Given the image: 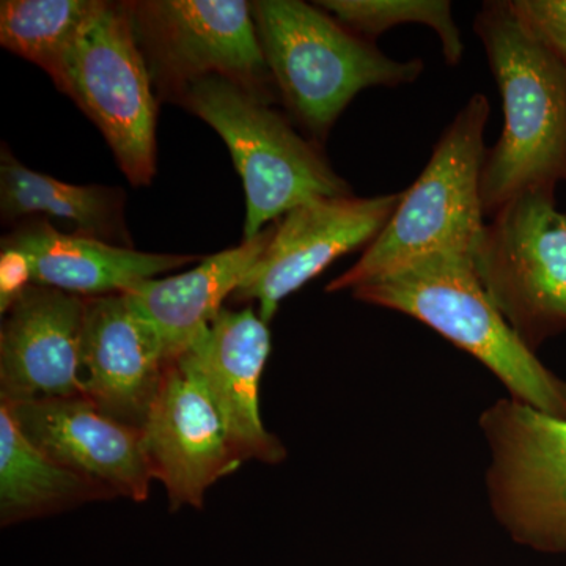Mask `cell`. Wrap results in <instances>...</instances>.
<instances>
[{"label":"cell","instance_id":"6","mask_svg":"<svg viewBox=\"0 0 566 566\" xmlns=\"http://www.w3.org/2000/svg\"><path fill=\"white\" fill-rule=\"evenodd\" d=\"M472 268L531 352L566 331V212L554 191L524 192L488 222Z\"/></svg>","mask_w":566,"mask_h":566},{"label":"cell","instance_id":"3","mask_svg":"<svg viewBox=\"0 0 566 566\" xmlns=\"http://www.w3.org/2000/svg\"><path fill=\"white\" fill-rule=\"evenodd\" d=\"M490 102L475 93L436 142L430 161L403 191L385 230L326 292H353L434 253L471 256L485 229L482 172Z\"/></svg>","mask_w":566,"mask_h":566},{"label":"cell","instance_id":"11","mask_svg":"<svg viewBox=\"0 0 566 566\" xmlns=\"http://www.w3.org/2000/svg\"><path fill=\"white\" fill-rule=\"evenodd\" d=\"M140 430L153 479L166 488L172 512L200 509L208 488L243 463L202 378L180 359L167 368Z\"/></svg>","mask_w":566,"mask_h":566},{"label":"cell","instance_id":"20","mask_svg":"<svg viewBox=\"0 0 566 566\" xmlns=\"http://www.w3.org/2000/svg\"><path fill=\"white\" fill-rule=\"evenodd\" d=\"M103 2L98 0H3L0 43L61 81L71 51Z\"/></svg>","mask_w":566,"mask_h":566},{"label":"cell","instance_id":"9","mask_svg":"<svg viewBox=\"0 0 566 566\" xmlns=\"http://www.w3.org/2000/svg\"><path fill=\"white\" fill-rule=\"evenodd\" d=\"M55 85L98 126L128 180L150 185L158 104L123 2L102 3Z\"/></svg>","mask_w":566,"mask_h":566},{"label":"cell","instance_id":"7","mask_svg":"<svg viewBox=\"0 0 566 566\" xmlns=\"http://www.w3.org/2000/svg\"><path fill=\"white\" fill-rule=\"evenodd\" d=\"M151 82L177 99L192 82L222 76L273 102L252 3L244 0L123 2ZM275 87V85H274Z\"/></svg>","mask_w":566,"mask_h":566},{"label":"cell","instance_id":"1","mask_svg":"<svg viewBox=\"0 0 566 566\" xmlns=\"http://www.w3.org/2000/svg\"><path fill=\"white\" fill-rule=\"evenodd\" d=\"M474 29L504 103V132L486 153L482 203L493 216L524 192L566 180V62L524 31L509 2H486Z\"/></svg>","mask_w":566,"mask_h":566},{"label":"cell","instance_id":"13","mask_svg":"<svg viewBox=\"0 0 566 566\" xmlns=\"http://www.w3.org/2000/svg\"><path fill=\"white\" fill-rule=\"evenodd\" d=\"M169 365L161 338L128 294L87 297L80 365L84 397L142 428Z\"/></svg>","mask_w":566,"mask_h":566},{"label":"cell","instance_id":"10","mask_svg":"<svg viewBox=\"0 0 566 566\" xmlns=\"http://www.w3.org/2000/svg\"><path fill=\"white\" fill-rule=\"evenodd\" d=\"M403 199V191L376 197H334L300 205L274 222V233L233 300L256 301L270 324L279 304L346 253L374 243Z\"/></svg>","mask_w":566,"mask_h":566},{"label":"cell","instance_id":"2","mask_svg":"<svg viewBox=\"0 0 566 566\" xmlns=\"http://www.w3.org/2000/svg\"><path fill=\"white\" fill-rule=\"evenodd\" d=\"M352 293L354 300L427 324L485 365L510 397L566 419V382L539 363L491 303L471 256L434 253Z\"/></svg>","mask_w":566,"mask_h":566},{"label":"cell","instance_id":"4","mask_svg":"<svg viewBox=\"0 0 566 566\" xmlns=\"http://www.w3.org/2000/svg\"><path fill=\"white\" fill-rule=\"evenodd\" d=\"M252 14L275 88L316 140L326 139L357 93L412 84L424 70L420 59L382 54L315 3L259 0Z\"/></svg>","mask_w":566,"mask_h":566},{"label":"cell","instance_id":"18","mask_svg":"<svg viewBox=\"0 0 566 566\" xmlns=\"http://www.w3.org/2000/svg\"><path fill=\"white\" fill-rule=\"evenodd\" d=\"M115 495L40 452L0 401V521L2 526L76 509Z\"/></svg>","mask_w":566,"mask_h":566},{"label":"cell","instance_id":"15","mask_svg":"<svg viewBox=\"0 0 566 566\" xmlns=\"http://www.w3.org/2000/svg\"><path fill=\"white\" fill-rule=\"evenodd\" d=\"M87 297L32 283L0 331V390L11 403L84 395L80 381Z\"/></svg>","mask_w":566,"mask_h":566},{"label":"cell","instance_id":"12","mask_svg":"<svg viewBox=\"0 0 566 566\" xmlns=\"http://www.w3.org/2000/svg\"><path fill=\"white\" fill-rule=\"evenodd\" d=\"M0 401L9 406L22 434L52 461L115 497L147 501L153 475L140 428L106 415L84 395Z\"/></svg>","mask_w":566,"mask_h":566},{"label":"cell","instance_id":"21","mask_svg":"<svg viewBox=\"0 0 566 566\" xmlns=\"http://www.w3.org/2000/svg\"><path fill=\"white\" fill-rule=\"evenodd\" d=\"M315 6L368 41L395 25H427L438 33L447 65L463 61V39L453 20L452 3L447 0H322Z\"/></svg>","mask_w":566,"mask_h":566},{"label":"cell","instance_id":"17","mask_svg":"<svg viewBox=\"0 0 566 566\" xmlns=\"http://www.w3.org/2000/svg\"><path fill=\"white\" fill-rule=\"evenodd\" d=\"M273 233L274 222L253 240L207 256L196 270L137 282L123 292L155 327L169 364L221 314L223 301L233 296L259 262Z\"/></svg>","mask_w":566,"mask_h":566},{"label":"cell","instance_id":"22","mask_svg":"<svg viewBox=\"0 0 566 566\" xmlns=\"http://www.w3.org/2000/svg\"><path fill=\"white\" fill-rule=\"evenodd\" d=\"M509 7L528 35L566 62V0H513Z\"/></svg>","mask_w":566,"mask_h":566},{"label":"cell","instance_id":"5","mask_svg":"<svg viewBox=\"0 0 566 566\" xmlns=\"http://www.w3.org/2000/svg\"><path fill=\"white\" fill-rule=\"evenodd\" d=\"M177 102L212 126L232 153L245 191L244 241L300 205L353 196L319 148L244 85L208 76L192 82Z\"/></svg>","mask_w":566,"mask_h":566},{"label":"cell","instance_id":"16","mask_svg":"<svg viewBox=\"0 0 566 566\" xmlns=\"http://www.w3.org/2000/svg\"><path fill=\"white\" fill-rule=\"evenodd\" d=\"M2 248L14 249L28 259L35 285L82 297L123 293L137 282L199 260L118 248L95 238L59 232L46 221L22 223L2 238Z\"/></svg>","mask_w":566,"mask_h":566},{"label":"cell","instance_id":"23","mask_svg":"<svg viewBox=\"0 0 566 566\" xmlns=\"http://www.w3.org/2000/svg\"><path fill=\"white\" fill-rule=\"evenodd\" d=\"M32 285L31 264L21 252L3 249L0 255V312H7L18 303L22 293Z\"/></svg>","mask_w":566,"mask_h":566},{"label":"cell","instance_id":"19","mask_svg":"<svg viewBox=\"0 0 566 566\" xmlns=\"http://www.w3.org/2000/svg\"><path fill=\"white\" fill-rule=\"evenodd\" d=\"M125 193L106 186H76L22 166L7 147L0 159V211L6 222L44 214L73 223L82 237L126 241Z\"/></svg>","mask_w":566,"mask_h":566},{"label":"cell","instance_id":"14","mask_svg":"<svg viewBox=\"0 0 566 566\" xmlns=\"http://www.w3.org/2000/svg\"><path fill=\"white\" fill-rule=\"evenodd\" d=\"M270 353V327L249 305L238 312L222 308L178 357L202 378L241 461L279 464L286 458L260 416V379Z\"/></svg>","mask_w":566,"mask_h":566},{"label":"cell","instance_id":"8","mask_svg":"<svg viewBox=\"0 0 566 566\" xmlns=\"http://www.w3.org/2000/svg\"><path fill=\"white\" fill-rule=\"evenodd\" d=\"M480 428L495 520L520 545L566 554V419L509 397L483 411Z\"/></svg>","mask_w":566,"mask_h":566}]
</instances>
